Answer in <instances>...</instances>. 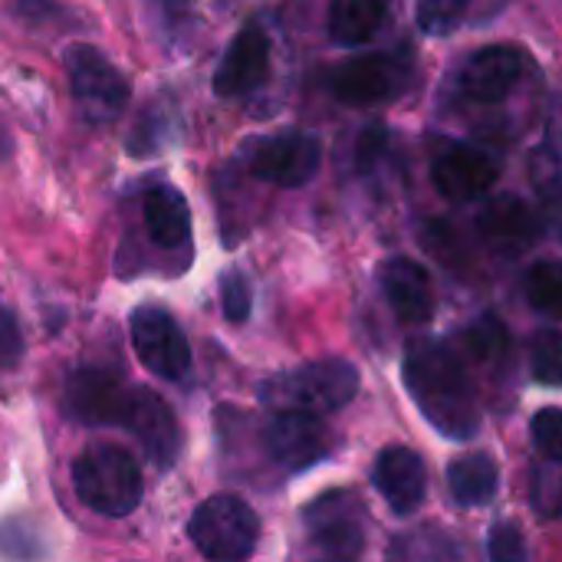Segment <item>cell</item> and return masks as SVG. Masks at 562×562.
Segmentation results:
<instances>
[{
	"label": "cell",
	"instance_id": "cell-1",
	"mask_svg": "<svg viewBox=\"0 0 562 562\" xmlns=\"http://www.w3.org/2000/svg\"><path fill=\"white\" fill-rule=\"evenodd\" d=\"M402 379L422 418L451 441H471L481 431V408L458 352L441 339H415L402 362Z\"/></svg>",
	"mask_w": 562,
	"mask_h": 562
},
{
	"label": "cell",
	"instance_id": "cell-2",
	"mask_svg": "<svg viewBox=\"0 0 562 562\" xmlns=\"http://www.w3.org/2000/svg\"><path fill=\"white\" fill-rule=\"evenodd\" d=\"M359 392V369L346 359H316L290 369L263 385V402L273 412L329 415L349 405Z\"/></svg>",
	"mask_w": 562,
	"mask_h": 562
},
{
	"label": "cell",
	"instance_id": "cell-3",
	"mask_svg": "<svg viewBox=\"0 0 562 562\" xmlns=\"http://www.w3.org/2000/svg\"><path fill=\"white\" fill-rule=\"evenodd\" d=\"M76 497L105 517H128L145 494L138 461L119 445H92L72 464Z\"/></svg>",
	"mask_w": 562,
	"mask_h": 562
},
{
	"label": "cell",
	"instance_id": "cell-4",
	"mask_svg": "<svg viewBox=\"0 0 562 562\" xmlns=\"http://www.w3.org/2000/svg\"><path fill=\"white\" fill-rule=\"evenodd\" d=\"M72 102L86 125H112L132 95L128 76L92 43H72L63 53Z\"/></svg>",
	"mask_w": 562,
	"mask_h": 562
},
{
	"label": "cell",
	"instance_id": "cell-5",
	"mask_svg": "<svg viewBox=\"0 0 562 562\" xmlns=\"http://www.w3.org/2000/svg\"><path fill=\"white\" fill-rule=\"evenodd\" d=\"M188 537L207 562H247L260 540V520L247 501L214 494L191 514Z\"/></svg>",
	"mask_w": 562,
	"mask_h": 562
},
{
	"label": "cell",
	"instance_id": "cell-6",
	"mask_svg": "<svg viewBox=\"0 0 562 562\" xmlns=\"http://www.w3.org/2000/svg\"><path fill=\"white\" fill-rule=\"evenodd\" d=\"M138 362L165 382H181L191 372V346L178 319L161 306H138L128 319Z\"/></svg>",
	"mask_w": 562,
	"mask_h": 562
},
{
	"label": "cell",
	"instance_id": "cell-7",
	"mask_svg": "<svg viewBox=\"0 0 562 562\" xmlns=\"http://www.w3.org/2000/svg\"><path fill=\"white\" fill-rule=\"evenodd\" d=\"M527 69V59L517 46L510 43H491L474 49L458 69H454V89L464 102L474 105H497L504 102L520 76Z\"/></svg>",
	"mask_w": 562,
	"mask_h": 562
},
{
	"label": "cell",
	"instance_id": "cell-8",
	"mask_svg": "<svg viewBox=\"0 0 562 562\" xmlns=\"http://www.w3.org/2000/svg\"><path fill=\"white\" fill-rule=\"evenodd\" d=\"M405 86V66L385 53H362L349 56L333 69L329 89L339 102L356 109H372L392 102Z\"/></svg>",
	"mask_w": 562,
	"mask_h": 562
},
{
	"label": "cell",
	"instance_id": "cell-9",
	"mask_svg": "<svg viewBox=\"0 0 562 562\" xmlns=\"http://www.w3.org/2000/svg\"><path fill=\"white\" fill-rule=\"evenodd\" d=\"M250 171L277 188H303L316 178L323 148L313 135L303 132H283L254 142L250 148Z\"/></svg>",
	"mask_w": 562,
	"mask_h": 562
},
{
	"label": "cell",
	"instance_id": "cell-10",
	"mask_svg": "<svg viewBox=\"0 0 562 562\" xmlns=\"http://www.w3.org/2000/svg\"><path fill=\"white\" fill-rule=\"evenodd\" d=\"M122 428H128V435L142 445L145 458L155 468L165 471L175 464L181 451V428L171 405L161 395H155L151 389H132L125 402Z\"/></svg>",
	"mask_w": 562,
	"mask_h": 562
},
{
	"label": "cell",
	"instance_id": "cell-11",
	"mask_svg": "<svg viewBox=\"0 0 562 562\" xmlns=\"http://www.w3.org/2000/svg\"><path fill=\"white\" fill-rule=\"evenodd\" d=\"M128 392L132 389L119 379V372L102 369V366H86L66 379L63 405L82 425H95V428L99 425H122Z\"/></svg>",
	"mask_w": 562,
	"mask_h": 562
},
{
	"label": "cell",
	"instance_id": "cell-12",
	"mask_svg": "<svg viewBox=\"0 0 562 562\" xmlns=\"http://www.w3.org/2000/svg\"><path fill=\"white\" fill-rule=\"evenodd\" d=\"M263 445L270 458L290 474L310 471L313 464L326 461L333 451V438L326 425L316 415H300V412H277L263 431Z\"/></svg>",
	"mask_w": 562,
	"mask_h": 562
},
{
	"label": "cell",
	"instance_id": "cell-13",
	"mask_svg": "<svg viewBox=\"0 0 562 562\" xmlns=\"http://www.w3.org/2000/svg\"><path fill=\"white\" fill-rule=\"evenodd\" d=\"M270 76V40L260 26H244L224 49L214 69V95L244 99Z\"/></svg>",
	"mask_w": 562,
	"mask_h": 562
},
{
	"label": "cell",
	"instance_id": "cell-14",
	"mask_svg": "<svg viewBox=\"0 0 562 562\" xmlns=\"http://www.w3.org/2000/svg\"><path fill=\"white\" fill-rule=\"evenodd\" d=\"M497 175H501L497 161L477 145H451L431 165L435 191L451 204H468L484 198L494 188Z\"/></svg>",
	"mask_w": 562,
	"mask_h": 562
},
{
	"label": "cell",
	"instance_id": "cell-15",
	"mask_svg": "<svg viewBox=\"0 0 562 562\" xmlns=\"http://www.w3.org/2000/svg\"><path fill=\"white\" fill-rule=\"evenodd\" d=\"M372 484L382 494V501L392 507V514L405 517L415 514L425 504L428 494V468L418 451L392 445L375 454L372 464Z\"/></svg>",
	"mask_w": 562,
	"mask_h": 562
},
{
	"label": "cell",
	"instance_id": "cell-16",
	"mask_svg": "<svg viewBox=\"0 0 562 562\" xmlns=\"http://www.w3.org/2000/svg\"><path fill=\"white\" fill-rule=\"evenodd\" d=\"M306 527L329 557L349 560L362 550V504L349 491L323 494L306 507Z\"/></svg>",
	"mask_w": 562,
	"mask_h": 562
},
{
	"label": "cell",
	"instance_id": "cell-17",
	"mask_svg": "<svg viewBox=\"0 0 562 562\" xmlns=\"http://www.w3.org/2000/svg\"><path fill=\"white\" fill-rule=\"evenodd\" d=\"M382 293L392 306V313L408 326H425L435 316V286L428 270L418 260L408 257H389L379 267Z\"/></svg>",
	"mask_w": 562,
	"mask_h": 562
},
{
	"label": "cell",
	"instance_id": "cell-18",
	"mask_svg": "<svg viewBox=\"0 0 562 562\" xmlns=\"http://www.w3.org/2000/svg\"><path fill=\"white\" fill-rule=\"evenodd\" d=\"M142 224L158 250L178 254L191 244V207L175 184H151L142 198Z\"/></svg>",
	"mask_w": 562,
	"mask_h": 562
},
{
	"label": "cell",
	"instance_id": "cell-19",
	"mask_svg": "<svg viewBox=\"0 0 562 562\" xmlns=\"http://www.w3.org/2000/svg\"><path fill=\"white\" fill-rule=\"evenodd\" d=\"M477 227L484 234V240L497 250H527L530 240L537 237V221H533V211L520 201V198H510V194H501L494 201L484 204L481 217H477Z\"/></svg>",
	"mask_w": 562,
	"mask_h": 562
},
{
	"label": "cell",
	"instance_id": "cell-20",
	"mask_svg": "<svg viewBox=\"0 0 562 562\" xmlns=\"http://www.w3.org/2000/svg\"><path fill=\"white\" fill-rule=\"evenodd\" d=\"M389 7L385 0H329L326 7V33L336 46L359 49L379 36L385 26Z\"/></svg>",
	"mask_w": 562,
	"mask_h": 562
},
{
	"label": "cell",
	"instance_id": "cell-21",
	"mask_svg": "<svg viewBox=\"0 0 562 562\" xmlns=\"http://www.w3.org/2000/svg\"><path fill=\"white\" fill-rule=\"evenodd\" d=\"M501 468L491 454L474 451L461 454L448 464V491L461 507H484L497 497Z\"/></svg>",
	"mask_w": 562,
	"mask_h": 562
},
{
	"label": "cell",
	"instance_id": "cell-22",
	"mask_svg": "<svg viewBox=\"0 0 562 562\" xmlns=\"http://www.w3.org/2000/svg\"><path fill=\"white\" fill-rule=\"evenodd\" d=\"M175 128H178V119H175V109L165 102V99H151L132 122L128 135H125V148L128 155L135 158H148L155 151H161L171 138H175Z\"/></svg>",
	"mask_w": 562,
	"mask_h": 562
},
{
	"label": "cell",
	"instance_id": "cell-23",
	"mask_svg": "<svg viewBox=\"0 0 562 562\" xmlns=\"http://www.w3.org/2000/svg\"><path fill=\"white\" fill-rule=\"evenodd\" d=\"M389 562H464L461 547L435 530H415V533H402L392 550Z\"/></svg>",
	"mask_w": 562,
	"mask_h": 562
},
{
	"label": "cell",
	"instance_id": "cell-24",
	"mask_svg": "<svg viewBox=\"0 0 562 562\" xmlns=\"http://www.w3.org/2000/svg\"><path fill=\"white\" fill-rule=\"evenodd\" d=\"M527 300L537 313L562 323V260H540L530 267Z\"/></svg>",
	"mask_w": 562,
	"mask_h": 562
},
{
	"label": "cell",
	"instance_id": "cell-25",
	"mask_svg": "<svg viewBox=\"0 0 562 562\" xmlns=\"http://www.w3.org/2000/svg\"><path fill=\"white\" fill-rule=\"evenodd\" d=\"M530 375L547 389H562V333L547 326L530 336Z\"/></svg>",
	"mask_w": 562,
	"mask_h": 562
},
{
	"label": "cell",
	"instance_id": "cell-26",
	"mask_svg": "<svg viewBox=\"0 0 562 562\" xmlns=\"http://www.w3.org/2000/svg\"><path fill=\"white\" fill-rule=\"evenodd\" d=\"M474 0H422L418 3V26L428 36H448L458 30L464 13Z\"/></svg>",
	"mask_w": 562,
	"mask_h": 562
},
{
	"label": "cell",
	"instance_id": "cell-27",
	"mask_svg": "<svg viewBox=\"0 0 562 562\" xmlns=\"http://www.w3.org/2000/svg\"><path fill=\"white\" fill-rule=\"evenodd\" d=\"M468 346L471 352L481 359V362H494V359H504L507 349H510V336H507V326L497 319V316H481L471 329H468Z\"/></svg>",
	"mask_w": 562,
	"mask_h": 562
},
{
	"label": "cell",
	"instance_id": "cell-28",
	"mask_svg": "<svg viewBox=\"0 0 562 562\" xmlns=\"http://www.w3.org/2000/svg\"><path fill=\"white\" fill-rule=\"evenodd\" d=\"M491 562H530L527 537L517 524H494L487 537Z\"/></svg>",
	"mask_w": 562,
	"mask_h": 562
},
{
	"label": "cell",
	"instance_id": "cell-29",
	"mask_svg": "<svg viewBox=\"0 0 562 562\" xmlns=\"http://www.w3.org/2000/svg\"><path fill=\"white\" fill-rule=\"evenodd\" d=\"M530 438L537 451L550 461L562 464V408H543L530 422Z\"/></svg>",
	"mask_w": 562,
	"mask_h": 562
},
{
	"label": "cell",
	"instance_id": "cell-30",
	"mask_svg": "<svg viewBox=\"0 0 562 562\" xmlns=\"http://www.w3.org/2000/svg\"><path fill=\"white\" fill-rule=\"evenodd\" d=\"M221 306H224V316L231 323H244L250 316L254 290H250V280L240 270H227L221 277Z\"/></svg>",
	"mask_w": 562,
	"mask_h": 562
},
{
	"label": "cell",
	"instance_id": "cell-31",
	"mask_svg": "<svg viewBox=\"0 0 562 562\" xmlns=\"http://www.w3.org/2000/svg\"><path fill=\"white\" fill-rule=\"evenodd\" d=\"M533 507L543 517H560L562 514V477L550 471L533 474Z\"/></svg>",
	"mask_w": 562,
	"mask_h": 562
},
{
	"label": "cell",
	"instance_id": "cell-32",
	"mask_svg": "<svg viewBox=\"0 0 562 562\" xmlns=\"http://www.w3.org/2000/svg\"><path fill=\"white\" fill-rule=\"evenodd\" d=\"M20 352H23V336H20V326H16V319L0 306V369H10V366H16V359H20Z\"/></svg>",
	"mask_w": 562,
	"mask_h": 562
},
{
	"label": "cell",
	"instance_id": "cell-33",
	"mask_svg": "<svg viewBox=\"0 0 562 562\" xmlns=\"http://www.w3.org/2000/svg\"><path fill=\"white\" fill-rule=\"evenodd\" d=\"M3 3L13 10V16H20V20L30 23V26L59 16V3H56V0H3Z\"/></svg>",
	"mask_w": 562,
	"mask_h": 562
},
{
	"label": "cell",
	"instance_id": "cell-34",
	"mask_svg": "<svg viewBox=\"0 0 562 562\" xmlns=\"http://www.w3.org/2000/svg\"><path fill=\"white\" fill-rule=\"evenodd\" d=\"M369 142H382V125H372V132H369ZM375 158V151L369 148V145H362V165H369Z\"/></svg>",
	"mask_w": 562,
	"mask_h": 562
},
{
	"label": "cell",
	"instance_id": "cell-35",
	"mask_svg": "<svg viewBox=\"0 0 562 562\" xmlns=\"http://www.w3.org/2000/svg\"><path fill=\"white\" fill-rule=\"evenodd\" d=\"M316 562H352V560H339V557H326V560H316Z\"/></svg>",
	"mask_w": 562,
	"mask_h": 562
}]
</instances>
